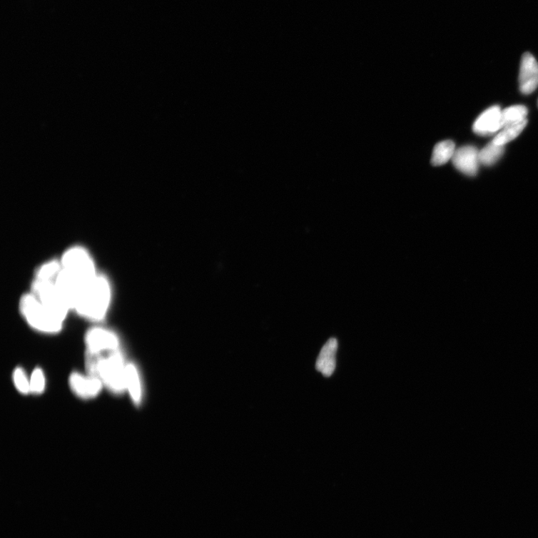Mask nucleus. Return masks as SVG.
Returning <instances> with one entry per match:
<instances>
[{"label":"nucleus","instance_id":"12","mask_svg":"<svg viewBox=\"0 0 538 538\" xmlns=\"http://www.w3.org/2000/svg\"><path fill=\"white\" fill-rule=\"evenodd\" d=\"M126 390L131 395V398L136 406L142 402V385L141 376L137 367L133 362H128L126 372Z\"/></svg>","mask_w":538,"mask_h":538},{"label":"nucleus","instance_id":"15","mask_svg":"<svg viewBox=\"0 0 538 538\" xmlns=\"http://www.w3.org/2000/svg\"><path fill=\"white\" fill-rule=\"evenodd\" d=\"M528 115V108L525 106L517 105L502 111V129L519 122L523 121Z\"/></svg>","mask_w":538,"mask_h":538},{"label":"nucleus","instance_id":"6","mask_svg":"<svg viewBox=\"0 0 538 538\" xmlns=\"http://www.w3.org/2000/svg\"><path fill=\"white\" fill-rule=\"evenodd\" d=\"M87 351L104 353L120 349V340L115 332L102 327L89 329L85 336Z\"/></svg>","mask_w":538,"mask_h":538},{"label":"nucleus","instance_id":"16","mask_svg":"<svg viewBox=\"0 0 538 538\" xmlns=\"http://www.w3.org/2000/svg\"><path fill=\"white\" fill-rule=\"evenodd\" d=\"M504 151V147L489 142L482 151H479L480 163L490 166L494 165L502 157Z\"/></svg>","mask_w":538,"mask_h":538},{"label":"nucleus","instance_id":"9","mask_svg":"<svg viewBox=\"0 0 538 538\" xmlns=\"http://www.w3.org/2000/svg\"><path fill=\"white\" fill-rule=\"evenodd\" d=\"M452 163L465 175L474 177L477 175L480 161L479 151L474 146H465L455 151L452 157Z\"/></svg>","mask_w":538,"mask_h":538},{"label":"nucleus","instance_id":"3","mask_svg":"<svg viewBox=\"0 0 538 538\" xmlns=\"http://www.w3.org/2000/svg\"><path fill=\"white\" fill-rule=\"evenodd\" d=\"M59 261L62 272L80 290L98 274L90 253L81 245L68 248Z\"/></svg>","mask_w":538,"mask_h":538},{"label":"nucleus","instance_id":"2","mask_svg":"<svg viewBox=\"0 0 538 538\" xmlns=\"http://www.w3.org/2000/svg\"><path fill=\"white\" fill-rule=\"evenodd\" d=\"M19 310L26 323L43 334L59 333L66 321L42 304L31 292L20 299Z\"/></svg>","mask_w":538,"mask_h":538},{"label":"nucleus","instance_id":"11","mask_svg":"<svg viewBox=\"0 0 538 538\" xmlns=\"http://www.w3.org/2000/svg\"><path fill=\"white\" fill-rule=\"evenodd\" d=\"M337 349V340L335 338L330 339L323 346L318 361H316V370L326 377L333 375L336 369Z\"/></svg>","mask_w":538,"mask_h":538},{"label":"nucleus","instance_id":"7","mask_svg":"<svg viewBox=\"0 0 538 538\" xmlns=\"http://www.w3.org/2000/svg\"><path fill=\"white\" fill-rule=\"evenodd\" d=\"M69 385L72 392L83 400L96 397L104 386L100 378L85 376L78 372L71 375Z\"/></svg>","mask_w":538,"mask_h":538},{"label":"nucleus","instance_id":"10","mask_svg":"<svg viewBox=\"0 0 538 538\" xmlns=\"http://www.w3.org/2000/svg\"><path fill=\"white\" fill-rule=\"evenodd\" d=\"M502 129V110L499 106L488 108L474 122L472 130L480 136H492Z\"/></svg>","mask_w":538,"mask_h":538},{"label":"nucleus","instance_id":"19","mask_svg":"<svg viewBox=\"0 0 538 538\" xmlns=\"http://www.w3.org/2000/svg\"><path fill=\"white\" fill-rule=\"evenodd\" d=\"M537 105H538V101H537Z\"/></svg>","mask_w":538,"mask_h":538},{"label":"nucleus","instance_id":"8","mask_svg":"<svg viewBox=\"0 0 538 538\" xmlns=\"http://www.w3.org/2000/svg\"><path fill=\"white\" fill-rule=\"evenodd\" d=\"M519 83L521 93L525 95L531 94L538 87V63L530 53L522 56Z\"/></svg>","mask_w":538,"mask_h":538},{"label":"nucleus","instance_id":"4","mask_svg":"<svg viewBox=\"0 0 538 538\" xmlns=\"http://www.w3.org/2000/svg\"><path fill=\"white\" fill-rule=\"evenodd\" d=\"M126 366L121 349L104 352L100 362L98 377L106 388L116 395L126 391Z\"/></svg>","mask_w":538,"mask_h":538},{"label":"nucleus","instance_id":"17","mask_svg":"<svg viewBox=\"0 0 538 538\" xmlns=\"http://www.w3.org/2000/svg\"><path fill=\"white\" fill-rule=\"evenodd\" d=\"M13 382L16 389L21 394L26 395L30 392V379L27 377L22 368L18 367L14 371Z\"/></svg>","mask_w":538,"mask_h":538},{"label":"nucleus","instance_id":"5","mask_svg":"<svg viewBox=\"0 0 538 538\" xmlns=\"http://www.w3.org/2000/svg\"><path fill=\"white\" fill-rule=\"evenodd\" d=\"M56 278L54 280L35 278L31 283L30 292L61 318L66 320L69 312L72 310L67 299L58 288L56 283Z\"/></svg>","mask_w":538,"mask_h":538},{"label":"nucleus","instance_id":"13","mask_svg":"<svg viewBox=\"0 0 538 538\" xmlns=\"http://www.w3.org/2000/svg\"><path fill=\"white\" fill-rule=\"evenodd\" d=\"M455 145L451 140L439 142L433 151L432 164L434 166L445 165L452 159L455 152Z\"/></svg>","mask_w":538,"mask_h":538},{"label":"nucleus","instance_id":"14","mask_svg":"<svg viewBox=\"0 0 538 538\" xmlns=\"http://www.w3.org/2000/svg\"><path fill=\"white\" fill-rule=\"evenodd\" d=\"M528 123V120L505 126L503 130L493 139L494 143L504 146L509 142L515 139L524 130Z\"/></svg>","mask_w":538,"mask_h":538},{"label":"nucleus","instance_id":"1","mask_svg":"<svg viewBox=\"0 0 538 538\" xmlns=\"http://www.w3.org/2000/svg\"><path fill=\"white\" fill-rule=\"evenodd\" d=\"M112 295V286L108 278L98 273L78 291L73 311L89 321L101 323L106 318Z\"/></svg>","mask_w":538,"mask_h":538},{"label":"nucleus","instance_id":"18","mask_svg":"<svg viewBox=\"0 0 538 538\" xmlns=\"http://www.w3.org/2000/svg\"><path fill=\"white\" fill-rule=\"evenodd\" d=\"M30 393L39 395L45 390L46 379L43 370L36 368L30 377Z\"/></svg>","mask_w":538,"mask_h":538}]
</instances>
